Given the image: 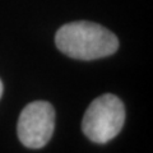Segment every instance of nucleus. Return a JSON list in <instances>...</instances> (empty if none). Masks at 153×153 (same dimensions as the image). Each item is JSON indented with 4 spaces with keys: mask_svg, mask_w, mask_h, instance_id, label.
I'll return each instance as SVG.
<instances>
[{
    "mask_svg": "<svg viewBox=\"0 0 153 153\" xmlns=\"http://www.w3.org/2000/svg\"><path fill=\"white\" fill-rule=\"evenodd\" d=\"M55 44L64 55L76 60L102 59L119 49V40L111 31L87 21L61 26L55 35Z\"/></svg>",
    "mask_w": 153,
    "mask_h": 153,
    "instance_id": "nucleus-1",
    "label": "nucleus"
},
{
    "mask_svg": "<svg viewBox=\"0 0 153 153\" xmlns=\"http://www.w3.org/2000/svg\"><path fill=\"white\" fill-rule=\"evenodd\" d=\"M125 106L120 98L105 93L94 98L84 112L82 130L91 142L105 144L112 140L125 123Z\"/></svg>",
    "mask_w": 153,
    "mask_h": 153,
    "instance_id": "nucleus-2",
    "label": "nucleus"
},
{
    "mask_svg": "<svg viewBox=\"0 0 153 153\" xmlns=\"http://www.w3.org/2000/svg\"><path fill=\"white\" fill-rule=\"evenodd\" d=\"M55 130V110L47 101H35L22 110L17 124L21 143L31 149L44 148Z\"/></svg>",
    "mask_w": 153,
    "mask_h": 153,
    "instance_id": "nucleus-3",
    "label": "nucleus"
},
{
    "mask_svg": "<svg viewBox=\"0 0 153 153\" xmlns=\"http://www.w3.org/2000/svg\"><path fill=\"white\" fill-rule=\"evenodd\" d=\"M3 89H4V87H3V82L0 80V98H1V96H3Z\"/></svg>",
    "mask_w": 153,
    "mask_h": 153,
    "instance_id": "nucleus-4",
    "label": "nucleus"
}]
</instances>
